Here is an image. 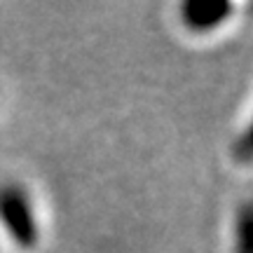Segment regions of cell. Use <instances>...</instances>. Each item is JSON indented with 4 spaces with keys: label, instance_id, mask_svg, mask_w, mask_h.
I'll return each mask as SVG.
<instances>
[{
    "label": "cell",
    "instance_id": "1",
    "mask_svg": "<svg viewBox=\"0 0 253 253\" xmlns=\"http://www.w3.org/2000/svg\"><path fill=\"white\" fill-rule=\"evenodd\" d=\"M0 225L21 249H31L38 242V218L31 195L21 185L0 188Z\"/></svg>",
    "mask_w": 253,
    "mask_h": 253
},
{
    "label": "cell",
    "instance_id": "2",
    "mask_svg": "<svg viewBox=\"0 0 253 253\" xmlns=\"http://www.w3.org/2000/svg\"><path fill=\"white\" fill-rule=\"evenodd\" d=\"M232 9V2L225 0H188L181 5V21L192 33H211L225 24Z\"/></svg>",
    "mask_w": 253,
    "mask_h": 253
},
{
    "label": "cell",
    "instance_id": "3",
    "mask_svg": "<svg viewBox=\"0 0 253 253\" xmlns=\"http://www.w3.org/2000/svg\"><path fill=\"white\" fill-rule=\"evenodd\" d=\"M251 207L244 204L237 218V227H235V249L237 253H251Z\"/></svg>",
    "mask_w": 253,
    "mask_h": 253
}]
</instances>
